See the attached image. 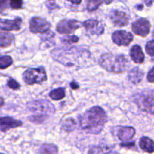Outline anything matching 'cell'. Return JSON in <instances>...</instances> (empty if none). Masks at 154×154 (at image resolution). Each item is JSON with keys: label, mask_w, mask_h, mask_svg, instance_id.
I'll return each instance as SVG.
<instances>
[{"label": "cell", "mask_w": 154, "mask_h": 154, "mask_svg": "<svg viewBox=\"0 0 154 154\" xmlns=\"http://www.w3.org/2000/svg\"><path fill=\"white\" fill-rule=\"evenodd\" d=\"M7 85L9 88L14 90H19V89L20 88V85L19 83H18L17 81H15V80L12 78H9V79L8 80Z\"/></svg>", "instance_id": "cell-27"}, {"label": "cell", "mask_w": 154, "mask_h": 154, "mask_svg": "<svg viewBox=\"0 0 154 154\" xmlns=\"http://www.w3.org/2000/svg\"><path fill=\"white\" fill-rule=\"evenodd\" d=\"M70 86L73 90H78V89H79V85H78V83L75 82V81H72L70 84Z\"/></svg>", "instance_id": "cell-31"}, {"label": "cell", "mask_w": 154, "mask_h": 154, "mask_svg": "<svg viewBox=\"0 0 154 154\" xmlns=\"http://www.w3.org/2000/svg\"><path fill=\"white\" fill-rule=\"evenodd\" d=\"M23 78L28 85L42 84L48 79L46 71L42 67L26 69L23 74Z\"/></svg>", "instance_id": "cell-6"}, {"label": "cell", "mask_w": 154, "mask_h": 154, "mask_svg": "<svg viewBox=\"0 0 154 154\" xmlns=\"http://www.w3.org/2000/svg\"><path fill=\"white\" fill-rule=\"evenodd\" d=\"M61 127L66 132H72L76 129V122L72 118H66L62 122Z\"/></svg>", "instance_id": "cell-21"}, {"label": "cell", "mask_w": 154, "mask_h": 154, "mask_svg": "<svg viewBox=\"0 0 154 154\" xmlns=\"http://www.w3.org/2000/svg\"><path fill=\"white\" fill-rule=\"evenodd\" d=\"M14 41V36L13 34L5 32H0V47L7 48L10 46Z\"/></svg>", "instance_id": "cell-19"}, {"label": "cell", "mask_w": 154, "mask_h": 154, "mask_svg": "<svg viewBox=\"0 0 154 154\" xmlns=\"http://www.w3.org/2000/svg\"><path fill=\"white\" fill-rule=\"evenodd\" d=\"M38 153H57L58 148L52 144H45L41 147Z\"/></svg>", "instance_id": "cell-22"}, {"label": "cell", "mask_w": 154, "mask_h": 154, "mask_svg": "<svg viewBox=\"0 0 154 154\" xmlns=\"http://www.w3.org/2000/svg\"><path fill=\"white\" fill-rule=\"evenodd\" d=\"M49 96L53 100H61L66 96V89L64 87H60L51 90L49 93Z\"/></svg>", "instance_id": "cell-20"}, {"label": "cell", "mask_w": 154, "mask_h": 154, "mask_svg": "<svg viewBox=\"0 0 154 154\" xmlns=\"http://www.w3.org/2000/svg\"><path fill=\"white\" fill-rule=\"evenodd\" d=\"M23 125V123L20 120H15L12 117H0V130L3 132L10 130L11 129L20 127Z\"/></svg>", "instance_id": "cell-14"}, {"label": "cell", "mask_w": 154, "mask_h": 154, "mask_svg": "<svg viewBox=\"0 0 154 154\" xmlns=\"http://www.w3.org/2000/svg\"><path fill=\"white\" fill-rule=\"evenodd\" d=\"M70 2H72V4H75V5H80L82 2V0H68Z\"/></svg>", "instance_id": "cell-32"}, {"label": "cell", "mask_w": 154, "mask_h": 154, "mask_svg": "<svg viewBox=\"0 0 154 154\" xmlns=\"http://www.w3.org/2000/svg\"><path fill=\"white\" fill-rule=\"evenodd\" d=\"M4 103H5L4 99H3V98H2L1 96H0V108H2V107L4 105Z\"/></svg>", "instance_id": "cell-34"}, {"label": "cell", "mask_w": 154, "mask_h": 154, "mask_svg": "<svg viewBox=\"0 0 154 154\" xmlns=\"http://www.w3.org/2000/svg\"><path fill=\"white\" fill-rule=\"evenodd\" d=\"M135 141H131V142H123L120 144V146L123 147H126V148H130L135 146Z\"/></svg>", "instance_id": "cell-30"}, {"label": "cell", "mask_w": 154, "mask_h": 154, "mask_svg": "<svg viewBox=\"0 0 154 154\" xmlns=\"http://www.w3.org/2000/svg\"><path fill=\"white\" fill-rule=\"evenodd\" d=\"M114 0H102V2H103L106 3L107 5H109L110 3L111 2H113Z\"/></svg>", "instance_id": "cell-35"}, {"label": "cell", "mask_w": 154, "mask_h": 154, "mask_svg": "<svg viewBox=\"0 0 154 154\" xmlns=\"http://www.w3.org/2000/svg\"><path fill=\"white\" fill-rule=\"evenodd\" d=\"M102 0H87V8L89 11H96L100 6Z\"/></svg>", "instance_id": "cell-24"}, {"label": "cell", "mask_w": 154, "mask_h": 154, "mask_svg": "<svg viewBox=\"0 0 154 154\" xmlns=\"http://www.w3.org/2000/svg\"><path fill=\"white\" fill-rule=\"evenodd\" d=\"M81 24L79 21L74 19H65L57 25V31L60 34L69 35L80 28Z\"/></svg>", "instance_id": "cell-7"}, {"label": "cell", "mask_w": 154, "mask_h": 154, "mask_svg": "<svg viewBox=\"0 0 154 154\" xmlns=\"http://www.w3.org/2000/svg\"><path fill=\"white\" fill-rule=\"evenodd\" d=\"M61 42L66 45H70V44L77 43L79 41V38L76 35H67L65 37L61 38Z\"/></svg>", "instance_id": "cell-25"}, {"label": "cell", "mask_w": 154, "mask_h": 154, "mask_svg": "<svg viewBox=\"0 0 154 154\" xmlns=\"http://www.w3.org/2000/svg\"><path fill=\"white\" fill-rule=\"evenodd\" d=\"M99 64L107 72L120 74L129 69L131 62L125 55L106 53L100 57Z\"/></svg>", "instance_id": "cell-3"}, {"label": "cell", "mask_w": 154, "mask_h": 154, "mask_svg": "<svg viewBox=\"0 0 154 154\" xmlns=\"http://www.w3.org/2000/svg\"><path fill=\"white\" fill-rule=\"evenodd\" d=\"M27 109L33 115L29 117V120L35 123H42L55 112L54 105L45 99H38L26 104Z\"/></svg>", "instance_id": "cell-4"}, {"label": "cell", "mask_w": 154, "mask_h": 154, "mask_svg": "<svg viewBox=\"0 0 154 154\" xmlns=\"http://www.w3.org/2000/svg\"><path fill=\"white\" fill-rule=\"evenodd\" d=\"M153 90H144L135 93L132 97L133 102L137 106L144 112L153 114Z\"/></svg>", "instance_id": "cell-5"}, {"label": "cell", "mask_w": 154, "mask_h": 154, "mask_svg": "<svg viewBox=\"0 0 154 154\" xmlns=\"http://www.w3.org/2000/svg\"><path fill=\"white\" fill-rule=\"evenodd\" d=\"M144 75V72L140 68L135 67L129 71V74H128V79L132 84H138L142 81Z\"/></svg>", "instance_id": "cell-17"}, {"label": "cell", "mask_w": 154, "mask_h": 154, "mask_svg": "<svg viewBox=\"0 0 154 154\" xmlns=\"http://www.w3.org/2000/svg\"><path fill=\"white\" fill-rule=\"evenodd\" d=\"M147 81L150 83H153L154 82V68H151V69L150 70V72H148V75H147Z\"/></svg>", "instance_id": "cell-29"}, {"label": "cell", "mask_w": 154, "mask_h": 154, "mask_svg": "<svg viewBox=\"0 0 154 154\" xmlns=\"http://www.w3.org/2000/svg\"><path fill=\"white\" fill-rule=\"evenodd\" d=\"M130 57L132 61L137 64H141L144 63L145 58L141 46L138 45H135L132 47L130 50Z\"/></svg>", "instance_id": "cell-16"}, {"label": "cell", "mask_w": 154, "mask_h": 154, "mask_svg": "<svg viewBox=\"0 0 154 154\" xmlns=\"http://www.w3.org/2000/svg\"><path fill=\"white\" fill-rule=\"evenodd\" d=\"M81 25L85 28L86 31L90 35H100L105 32V24L102 21L96 19H90L82 23Z\"/></svg>", "instance_id": "cell-9"}, {"label": "cell", "mask_w": 154, "mask_h": 154, "mask_svg": "<svg viewBox=\"0 0 154 154\" xmlns=\"http://www.w3.org/2000/svg\"><path fill=\"white\" fill-rule=\"evenodd\" d=\"M9 5L11 8L18 10L23 8V0H10Z\"/></svg>", "instance_id": "cell-28"}, {"label": "cell", "mask_w": 154, "mask_h": 154, "mask_svg": "<svg viewBox=\"0 0 154 154\" xmlns=\"http://www.w3.org/2000/svg\"><path fill=\"white\" fill-rule=\"evenodd\" d=\"M51 24L47 20L39 17H34L30 20L29 28L32 33H45L50 30Z\"/></svg>", "instance_id": "cell-8"}, {"label": "cell", "mask_w": 154, "mask_h": 154, "mask_svg": "<svg viewBox=\"0 0 154 154\" xmlns=\"http://www.w3.org/2000/svg\"><path fill=\"white\" fill-rule=\"evenodd\" d=\"M13 64V60L10 56L0 57V69H5Z\"/></svg>", "instance_id": "cell-23"}, {"label": "cell", "mask_w": 154, "mask_h": 154, "mask_svg": "<svg viewBox=\"0 0 154 154\" xmlns=\"http://www.w3.org/2000/svg\"><path fill=\"white\" fill-rule=\"evenodd\" d=\"M113 42L118 46H129L133 41L134 36L131 32L125 30H117L111 36Z\"/></svg>", "instance_id": "cell-10"}, {"label": "cell", "mask_w": 154, "mask_h": 154, "mask_svg": "<svg viewBox=\"0 0 154 154\" xmlns=\"http://www.w3.org/2000/svg\"><path fill=\"white\" fill-rule=\"evenodd\" d=\"M135 135V129L131 126H123L119 128L117 131V136L123 141H130Z\"/></svg>", "instance_id": "cell-15"}, {"label": "cell", "mask_w": 154, "mask_h": 154, "mask_svg": "<svg viewBox=\"0 0 154 154\" xmlns=\"http://www.w3.org/2000/svg\"><path fill=\"white\" fill-rule=\"evenodd\" d=\"M22 19L16 17L14 20L0 19V29L4 31H17L21 29Z\"/></svg>", "instance_id": "cell-13"}, {"label": "cell", "mask_w": 154, "mask_h": 154, "mask_svg": "<svg viewBox=\"0 0 154 154\" xmlns=\"http://www.w3.org/2000/svg\"><path fill=\"white\" fill-rule=\"evenodd\" d=\"M109 17L112 23L118 27L126 26L129 24V14L123 11L112 10L109 13Z\"/></svg>", "instance_id": "cell-12"}, {"label": "cell", "mask_w": 154, "mask_h": 154, "mask_svg": "<svg viewBox=\"0 0 154 154\" xmlns=\"http://www.w3.org/2000/svg\"><path fill=\"white\" fill-rule=\"evenodd\" d=\"M150 28L151 25L150 21L146 18H140L138 20L135 21L132 25L133 32L141 37H146L150 33Z\"/></svg>", "instance_id": "cell-11"}, {"label": "cell", "mask_w": 154, "mask_h": 154, "mask_svg": "<svg viewBox=\"0 0 154 154\" xmlns=\"http://www.w3.org/2000/svg\"><path fill=\"white\" fill-rule=\"evenodd\" d=\"M78 121L81 129L86 132L98 135L107 122L106 113L101 107L94 106L79 115Z\"/></svg>", "instance_id": "cell-2"}, {"label": "cell", "mask_w": 154, "mask_h": 154, "mask_svg": "<svg viewBox=\"0 0 154 154\" xmlns=\"http://www.w3.org/2000/svg\"><path fill=\"white\" fill-rule=\"evenodd\" d=\"M51 55L54 60L68 67H84L91 60L90 51L82 47L57 48L51 51Z\"/></svg>", "instance_id": "cell-1"}, {"label": "cell", "mask_w": 154, "mask_h": 154, "mask_svg": "<svg viewBox=\"0 0 154 154\" xmlns=\"http://www.w3.org/2000/svg\"><path fill=\"white\" fill-rule=\"evenodd\" d=\"M146 52L148 55H150L151 57H153L154 56V41L152 40L149 41L147 42L145 45Z\"/></svg>", "instance_id": "cell-26"}, {"label": "cell", "mask_w": 154, "mask_h": 154, "mask_svg": "<svg viewBox=\"0 0 154 154\" xmlns=\"http://www.w3.org/2000/svg\"><path fill=\"white\" fill-rule=\"evenodd\" d=\"M139 146L141 150L149 153L154 152L153 141L148 137H142L139 141Z\"/></svg>", "instance_id": "cell-18"}, {"label": "cell", "mask_w": 154, "mask_h": 154, "mask_svg": "<svg viewBox=\"0 0 154 154\" xmlns=\"http://www.w3.org/2000/svg\"><path fill=\"white\" fill-rule=\"evenodd\" d=\"M144 2H145V4L147 5V6H152V5H153V0H144Z\"/></svg>", "instance_id": "cell-33"}]
</instances>
